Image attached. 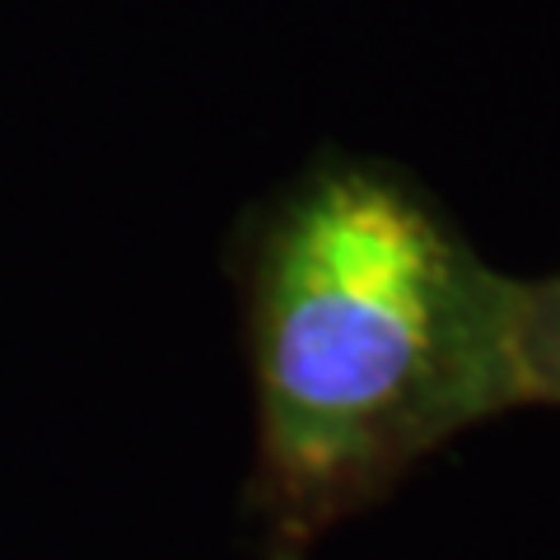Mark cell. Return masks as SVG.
I'll return each instance as SVG.
<instances>
[{"label": "cell", "instance_id": "obj_2", "mask_svg": "<svg viewBox=\"0 0 560 560\" xmlns=\"http://www.w3.org/2000/svg\"><path fill=\"white\" fill-rule=\"evenodd\" d=\"M518 374L528 407H560V271L518 280Z\"/></svg>", "mask_w": 560, "mask_h": 560}, {"label": "cell", "instance_id": "obj_1", "mask_svg": "<svg viewBox=\"0 0 560 560\" xmlns=\"http://www.w3.org/2000/svg\"><path fill=\"white\" fill-rule=\"evenodd\" d=\"M261 560H308L463 430L518 411V280L401 164L323 150L238 224Z\"/></svg>", "mask_w": 560, "mask_h": 560}]
</instances>
